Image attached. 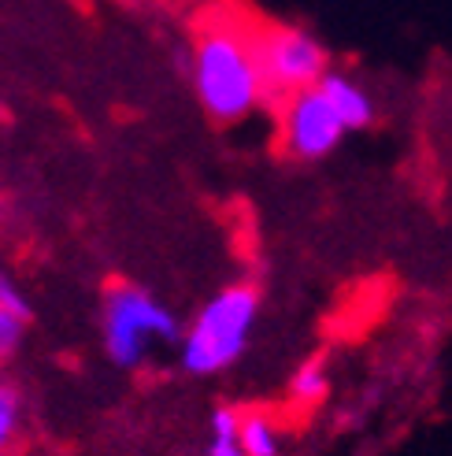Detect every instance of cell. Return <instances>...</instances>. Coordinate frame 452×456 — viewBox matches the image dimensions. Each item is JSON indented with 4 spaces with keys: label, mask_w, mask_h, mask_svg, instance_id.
I'll return each mask as SVG.
<instances>
[{
    "label": "cell",
    "mask_w": 452,
    "mask_h": 456,
    "mask_svg": "<svg viewBox=\"0 0 452 456\" xmlns=\"http://www.w3.org/2000/svg\"><path fill=\"white\" fill-rule=\"evenodd\" d=\"M190 86L212 123H241L267 101L253 53V34L230 22L205 27L190 49Z\"/></svg>",
    "instance_id": "obj_1"
},
{
    "label": "cell",
    "mask_w": 452,
    "mask_h": 456,
    "mask_svg": "<svg viewBox=\"0 0 452 456\" xmlns=\"http://www.w3.org/2000/svg\"><path fill=\"white\" fill-rule=\"evenodd\" d=\"M260 319V293L248 282L222 286L200 305L178 338V368L193 379H215L245 356Z\"/></svg>",
    "instance_id": "obj_2"
},
{
    "label": "cell",
    "mask_w": 452,
    "mask_h": 456,
    "mask_svg": "<svg viewBox=\"0 0 452 456\" xmlns=\"http://www.w3.org/2000/svg\"><path fill=\"white\" fill-rule=\"evenodd\" d=\"M178 315L145 286L116 282L101 301V346L104 356L123 371L141 368L156 346H178Z\"/></svg>",
    "instance_id": "obj_3"
},
{
    "label": "cell",
    "mask_w": 452,
    "mask_h": 456,
    "mask_svg": "<svg viewBox=\"0 0 452 456\" xmlns=\"http://www.w3.org/2000/svg\"><path fill=\"white\" fill-rule=\"evenodd\" d=\"M253 53L263 78L267 101H286L301 89L315 86L330 71L323 41L304 27H270L253 34Z\"/></svg>",
    "instance_id": "obj_4"
},
{
    "label": "cell",
    "mask_w": 452,
    "mask_h": 456,
    "mask_svg": "<svg viewBox=\"0 0 452 456\" xmlns=\"http://www.w3.org/2000/svg\"><path fill=\"white\" fill-rule=\"evenodd\" d=\"M345 123L334 111L330 97L319 89V82L301 89L282 101V123H278V142L282 152L301 159V164H315L327 159L337 145L345 142Z\"/></svg>",
    "instance_id": "obj_5"
},
{
    "label": "cell",
    "mask_w": 452,
    "mask_h": 456,
    "mask_svg": "<svg viewBox=\"0 0 452 456\" xmlns=\"http://www.w3.org/2000/svg\"><path fill=\"white\" fill-rule=\"evenodd\" d=\"M319 89L330 97L334 111L342 116L345 130L356 134V130H367L375 123V97L367 94V86H359L352 75L345 71H327L319 78Z\"/></svg>",
    "instance_id": "obj_6"
},
{
    "label": "cell",
    "mask_w": 452,
    "mask_h": 456,
    "mask_svg": "<svg viewBox=\"0 0 452 456\" xmlns=\"http://www.w3.org/2000/svg\"><path fill=\"white\" fill-rule=\"evenodd\" d=\"M238 442L248 456H282L286 452V438H282L278 423L263 412H241Z\"/></svg>",
    "instance_id": "obj_7"
},
{
    "label": "cell",
    "mask_w": 452,
    "mask_h": 456,
    "mask_svg": "<svg viewBox=\"0 0 452 456\" xmlns=\"http://www.w3.org/2000/svg\"><path fill=\"white\" fill-rule=\"evenodd\" d=\"M286 394H289L293 404H319V401H327V394H330L327 360L311 356V360L297 363V371H293L289 382H286Z\"/></svg>",
    "instance_id": "obj_8"
},
{
    "label": "cell",
    "mask_w": 452,
    "mask_h": 456,
    "mask_svg": "<svg viewBox=\"0 0 452 456\" xmlns=\"http://www.w3.org/2000/svg\"><path fill=\"white\" fill-rule=\"evenodd\" d=\"M238 427H241V408L234 404H219L212 408L208 419V456H248L238 442Z\"/></svg>",
    "instance_id": "obj_9"
},
{
    "label": "cell",
    "mask_w": 452,
    "mask_h": 456,
    "mask_svg": "<svg viewBox=\"0 0 452 456\" xmlns=\"http://www.w3.org/2000/svg\"><path fill=\"white\" fill-rule=\"evenodd\" d=\"M22 416H27V404H22L19 386L0 379V456H4L19 435H22Z\"/></svg>",
    "instance_id": "obj_10"
},
{
    "label": "cell",
    "mask_w": 452,
    "mask_h": 456,
    "mask_svg": "<svg viewBox=\"0 0 452 456\" xmlns=\"http://www.w3.org/2000/svg\"><path fill=\"white\" fill-rule=\"evenodd\" d=\"M27 323L30 319H22L12 308L0 305V360H8L22 346V338H27Z\"/></svg>",
    "instance_id": "obj_11"
},
{
    "label": "cell",
    "mask_w": 452,
    "mask_h": 456,
    "mask_svg": "<svg viewBox=\"0 0 452 456\" xmlns=\"http://www.w3.org/2000/svg\"><path fill=\"white\" fill-rule=\"evenodd\" d=\"M0 305L12 308V312L22 315V319H30V297L22 293V286H19L12 275H0Z\"/></svg>",
    "instance_id": "obj_12"
}]
</instances>
